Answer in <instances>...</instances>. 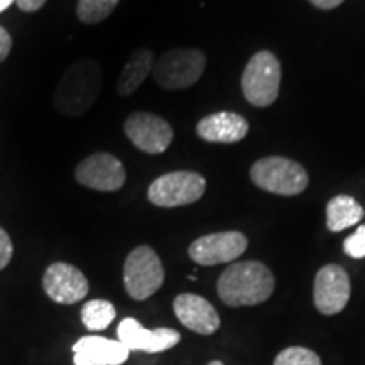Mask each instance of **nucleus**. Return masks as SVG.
<instances>
[{
	"label": "nucleus",
	"instance_id": "393cba45",
	"mask_svg": "<svg viewBox=\"0 0 365 365\" xmlns=\"http://www.w3.org/2000/svg\"><path fill=\"white\" fill-rule=\"evenodd\" d=\"M16 4L22 12H36L44 6L46 0H16Z\"/></svg>",
	"mask_w": 365,
	"mask_h": 365
},
{
	"label": "nucleus",
	"instance_id": "a878e982",
	"mask_svg": "<svg viewBox=\"0 0 365 365\" xmlns=\"http://www.w3.org/2000/svg\"><path fill=\"white\" fill-rule=\"evenodd\" d=\"M314 7L323 9V11H330V9L339 7L340 4H344V0H309Z\"/></svg>",
	"mask_w": 365,
	"mask_h": 365
},
{
	"label": "nucleus",
	"instance_id": "4be33fe9",
	"mask_svg": "<svg viewBox=\"0 0 365 365\" xmlns=\"http://www.w3.org/2000/svg\"><path fill=\"white\" fill-rule=\"evenodd\" d=\"M344 250L346 255L354 259L365 257V225H360L352 235L346 237L344 242Z\"/></svg>",
	"mask_w": 365,
	"mask_h": 365
},
{
	"label": "nucleus",
	"instance_id": "7ed1b4c3",
	"mask_svg": "<svg viewBox=\"0 0 365 365\" xmlns=\"http://www.w3.org/2000/svg\"><path fill=\"white\" fill-rule=\"evenodd\" d=\"M250 180L257 188L281 196H296L308 186V173L287 158L271 156L259 159L250 168Z\"/></svg>",
	"mask_w": 365,
	"mask_h": 365
},
{
	"label": "nucleus",
	"instance_id": "a211bd4d",
	"mask_svg": "<svg viewBox=\"0 0 365 365\" xmlns=\"http://www.w3.org/2000/svg\"><path fill=\"white\" fill-rule=\"evenodd\" d=\"M364 218V208L352 196L339 195L327 205V227L331 232L350 228Z\"/></svg>",
	"mask_w": 365,
	"mask_h": 365
},
{
	"label": "nucleus",
	"instance_id": "bb28decb",
	"mask_svg": "<svg viewBox=\"0 0 365 365\" xmlns=\"http://www.w3.org/2000/svg\"><path fill=\"white\" fill-rule=\"evenodd\" d=\"M12 2H16V0H0V12L6 11V9L11 6Z\"/></svg>",
	"mask_w": 365,
	"mask_h": 365
},
{
	"label": "nucleus",
	"instance_id": "6e6552de",
	"mask_svg": "<svg viewBox=\"0 0 365 365\" xmlns=\"http://www.w3.org/2000/svg\"><path fill=\"white\" fill-rule=\"evenodd\" d=\"M127 139L148 154H163L173 143V127L163 117L149 112L130 113L124 122Z\"/></svg>",
	"mask_w": 365,
	"mask_h": 365
},
{
	"label": "nucleus",
	"instance_id": "f257e3e1",
	"mask_svg": "<svg viewBox=\"0 0 365 365\" xmlns=\"http://www.w3.org/2000/svg\"><path fill=\"white\" fill-rule=\"evenodd\" d=\"M274 276L267 266L257 261L235 262L222 272L217 291L228 307H254L271 298Z\"/></svg>",
	"mask_w": 365,
	"mask_h": 365
},
{
	"label": "nucleus",
	"instance_id": "f3484780",
	"mask_svg": "<svg viewBox=\"0 0 365 365\" xmlns=\"http://www.w3.org/2000/svg\"><path fill=\"white\" fill-rule=\"evenodd\" d=\"M154 53L148 48H139L127 59L124 70L117 80V93L120 97H130L144 83L148 75L153 71Z\"/></svg>",
	"mask_w": 365,
	"mask_h": 365
},
{
	"label": "nucleus",
	"instance_id": "39448f33",
	"mask_svg": "<svg viewBox=\"0 0 365 365\" xmlns=\"http://www.w3.org/2000/svg\"><path fill=\"white\" fill-rule=\"evenodd\" d=\"M281 86V63L271 51L255 53L242 73V91L249 103L269 107L277 100Z\"/></svg>",
	"mask_w": 365,
	"mask_h": 365
},
{
	"label": "nucleus",
	"instance_id": "0eeeda50",
	"mask_svg": "<svg viewBox=\"0 0 365 365\" xmlns=\"http://www.w3.org/2000/svg\"><path fill=\"white\" fill-rule=\"evenodd\" d=\"M207 190V180L195 171H173L159 176L148 190L149 202L156 207L175 208L198 202Z\"/></svg>",
	"mask_w": 365,
	"mask_h": 365
},
{
	"label": "nucleus",
	"instance_id": "9b49d317",
	"mask_svg": "<svg viewBox=\"0 0 365 365\" xmlns=\"http://www.w3.org/2000/svg\"><path fill=\"white\" fill-rule=\"evenodd\" d=\"M314 307L322 314L340 313L350 299V277L344 267L328 264L314 277Z\"/></svg>",
	"mask_w": 365,
	"mask_h": 365
},
{
	"label": "nucleus",
	"instance_id": "412c9836",
	"mask_svg": "<svg viewBox=\"0 0 365 365\" xmlns=\"http://www.w3.org/2000/svg\"><path fill=\"white\" fill-rule=\"evenodd\" d=\"M274 365H322V360L313 350L304 346H289L277 355Z\"/></svg>",
	"mask_w": 365,
	"mask_h": 365
},
{
	"label": "nucleus",
	"instance_id": "f03ea898",
	"mask_svg": "<svg viewBox=\"0 0 365 365\" xmlns=\"http://www.w3.org/2000/svg\"><path fill=\"white\" fill-rule=\"evenodd\" d=\"M102 88V68L95 59L83 58L65 71L54 90L53 103L61 115L80 117L88 112Z\"/></svg>",
	"mask_w": 365,
	"mask_h": 365
},
{
	"label": "nucleus",
	"instance_id": "423d86ee",
	"mask_svg": "<svg viewBox=\"0 0 365 365\" xmlns=\"http://www.w3.org/2000/svg\"><path fill=\"white\" fill-rule=\"evenodd\" d=\"M164 282V269L156 250L139 245L127 255L124 264V284L132 299L144 301L153 296Z\"/></svg>",
	"mask_w": 365,
	"mask_h": 365
},
{
	"label": "nucleus",
	"instance_id": "f8f14e48",
	"mask_svg": "<svg viewBox=\"0 0 365 365\" xmlns=\"http://www.w3.org/2000/svg\"><path fill=\"white\" fill-rule=\"evenodd\" d=\"M43 287L46 294L59 304L78 303L90 289L85 274L66 262H54L46 269Z\"/></svg>",
	"mask_w": 365,
	"mask_h": 365
},
{
	"label": "nucleus",
	"instance_id": "b1692460",
	"mask_svg": "<svg viewBox=\"0 0 365 365\" xmlns=\"http://www.w3.org/2000/svg\"><path fill=\"white\" fill-rule=\"evenodd\" d=\"M11 49H12L11 34H9L7 31L4 29L2 26H0V63H2L4 59H7L9 53H11Z\"/></svg>",
	"mask_w": 365,
	"mask_h": 365
},
{
	"label": "nucleus",
	"instance_id": "9d476101",
	"mask_svg": "<svg viewBox=\"0 0 365 365\" xmlns=\"http://www.w3.org/2000/svg\"><path fill=\"white\" fill-rule=\"evenodd\" d=\"M247 249V237L240 232H217L196 239L188 254L200 266H217L235 261Z\"/></svg>",
	"mask_w": 365,
	"mask_h": 365
},
{
	"label": "nucleus",
	"instance_id": "2eb2a0df",
	"mask_svg": "<svg viewBox=\"0 0 365 365\" xmlns=\"http://www.w3.org/2000/svg\"><path fill=\"white\" fill-rule=\"evenodd\" d=\"M130 350L120 340L103 336H83L73 345L75 365H120L129 359Z\"/></svg>",
	"mask_w": 365,
	"mask_h": 365
},
{
	"label": "nucleus",
	"instance_id": "1a4fd4ad",
	"mask_svg": "<svg viewBox=\"0 0 365 365\" xmlns=\"http://www.w3.org/2000/svg\"><path fill=\"white\" fill-rule=\"evenodd\" d=\"M75 180L95 191H118L125 185L127 173L120 159L108 153H95L85 158L75 170Z\"/></svg>",
	"mask_w": 365,
	"mask_h": 365
},
{
	"label": "nucleus",
	"instance_id": "aec40b11",
	"mask_svg": "<svg viewBox=\"0 0 365 365\" xmlns=\"http://www.w3.org/2000/svg\"><path fill=\"white\" fill-rule=\"evenodd\" d=\"M120 0H78L76 16L83 24H98L115 11Z\"/></svg>",
	"mask_w": 365,
	"mask_h": 365
},
{
	"label": "nucleus",
	"instance_id": "dca6fc26",
	"mask_svg": "<svg viewBox=\"0 0 365 365\" xmlns=\"http://www.w3.org/2000/svg\"><path fill=\"white\" fill-rule=\"evenodd\" d=\"M249 132V124L244 117L234 112H218L203 117L196 125V134L213 144H235Z\"/></svg>",
	"mask_w": 365,
	"mask_h": 365
},
{
	"label": "nucleus",
	"instance_id": "cd10ccee",
	"mask_svg": "<svg viewBox=\"0 0 365 365\" xmlns=\"http://www.w3.org/2000/svg\"><path fill=\"white\" fill-rule=\"evenodd\" d=\"M208 365H223L222 362H218V360H213V362H210Z\"/></svg>",
	"mask_w": 365,
	"mask_h": 365
},
{
	"label": "nucleus",
	"instance_id": "20e7f679",
	"mask_svg": "<svg viewBox=\"0 0 365 365\" xmlns=\"http://www.w3.org/2000/svg\"><path fill=\"white\" fill-rule=\"evenodd\" d=\"M207 58L200 49H170L154 61L153 78L164 90H185L202 78Z\"/></svg>",
	"mask_w": 365,
	"mask_h": 365
},
{
	"label": "nucleus",
	"instance_id": "5701e85b",
	"mask_svg": "<svg viewBox=\"0 0 365 365\" xmlns=\"http://www.w3.org/2000/svg\"><path fill=\"white\" fill-rule=\"evenodd\" d=\"M12 254H14V245H12L11 237H9L7 232L0 227V271L9 266V262H11L12 259Z\"/></svg>",
	"mask_w": 365,
	"mask_h": 365
},
{
	"label": "nucleus",
	"instance_id": "ddd939ff",
	"mask_svg": "<svg viewBox=\"0 0 365 365\" xmlns=\"http://www.w3.org/2000/svg\"><path fill=\"white\" fill-rule=\"evenodd\" d=\"M118 340L127 349L134 352H166L173 346L180 344L181 335L171 328H156V330H145L135 318H125L118 323L117 328Z\"/></svg>",
	"mask_w": 365,
	"mask_h": 365
},
{
	"label": "nucleus",
	"instance_id": "6ab92c4d",
	"mask_svg": "<svg viewBox=\"0 0 365 365\" xmlns=\"http://www.w3.org/2000/svg\"><path fill=\"white\" fill-rule=\"evenodd\" d=\"M115 307L107 299H91L81 308V322L90 331H102L115 319Z\"/></svg>",
	"mask_w": 365,
	"mask_h": 365
},
{
	"label": "nucleus",
	"instance_id": "4468645a",
	"mask_svg": "<svg viewBox=\"0 0 365 365\" xmlns=\"http://www.w3.org/2000/svg\"><path fill=\"white\" fill-rule=\"evenodd\" d=\"M173 309L182 325L200 335H212L220 328V317L217 309L210 301L198 294L182 293L176 296Z\"/></svg>",
	"mask_w": 365,
	"mask_h": 365
}]
</instances>
